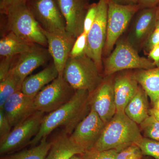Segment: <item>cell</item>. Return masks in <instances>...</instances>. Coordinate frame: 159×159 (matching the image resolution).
I'll list each match as a JSON object with an SVG mask.
<instances>
[{
  "instance_id": "e0dca14e",
  "label": "cell",
  "mask_w": 159,
  "mask_h": 159,
  "mask_svg": "<svg viewBox=\"0 0 159 159\" xmlns=\"http://www.w3.org/2000/svg\"><path fill=\"white\" fill-rule=\"evenodd\" d=\"M36 45L29 51L18 55L11 71L23 80L50 58L48 49Z\"/></svg>"
},
{
  "instance_id": "3957f363",
  "label": "cell",
  "mask_w": 159,
  "mask_h": 159,
  "mask_svg": "<svg viewBox=\"0 0 159 159\" xmlns=\"http://www.w3.org/2000/svg\"><path fill=\"white\" fill-rule=\"evenodd\" d=\"M63 77L74 89L93 93L103 79L97 65L86 54L76 57H69Z\"/></svg>"
},
{
  "instance_id": "8d00e7d4",
  "label": "cell",
  "mask_w": 159,
  "mask_h": 159,
  "mask_svg": "<svg viewBox=\"0 0 159 159\" xmlns=\"http://www.w3.org/2000/svg\"><path fill=\"white\" fill-rule=\"evenodd\" d=\"M148 58L153 61L156 66L159 64V45L156 46L148 54Z\"/></svg>"
},
{
  "instance_id": "d4e9b609",
  "label": "cell",
  "mask_w": 159,
  "mask_h": 159,
  "mask_svg": "<svg viewBox=\"0 0 159 159\" xmlns=\"http://www.w3.org/2000/svg\"><path fill=\"white\" fill-rule=\"evenodd\" d=\"M24 80L12 71L0 81V110L2 109L6 100L12 94L21 91Z\"/></svg>"
},
{
  "instance_id": "5b68a950",
  "label": "cell",
  "mask_w": 159,
  "mask_h": 159,
  "mask_svg": "<svg viewBox=\"0 0 159 159\" xmlns=\"http://www.w3.org/2000/svg\"><path fill=\"white\" fill-rule=\"evenodd\" d=\"M4 15L8 31L29 42L48 47V41L43 29L27 5L9 8Z\"/></svg>"
},
{
  "instance_id": "4dcf8cb0",
  "label": "cell",
  "mask_w": 159,
  "mask_h": 159,
  "mask_svg": "<svg viewBox=\"0 0 159 159\" xmlns=\"http://www.w3.org/2000/svg\"><path fill=\"white\" fill-rule=\"evenodd\" d=\"M17 56L1 58L0 62V81L6 78L13 67Z\"/></svg>"
},
{
  "instance_id": "5bb4252c",
  "label": "cell",
  "mask_w": 159,
  "mask_h": 159,
  "mask_svg": "<svg viewBox=\"0 0 159 159\" xmlns=\"http://www.w3.org/2000/svg\"><path fill=\"white\" fill-rule=\"evenodd\" d=\"M66 21L67 33L75 39L84 32V23L90 0H57Z\"/></svg>"
},
{
  "instance_id": "f1b7e54d",
  "label": "cell",
  "mask_w": 159,
  "mask_h": 159,
  "mask_svg": "<svg viewBox=\"0 0 159 159\" xmlns=\"http://www.w3.org/2000/svg\"><path fill=\"white\" fill-rule=\"evenodd\" d=\"M87 34L83 32L76 39L69 54V57H76L85 54Z\"/></svg>"
},
{
  "instance_id": "cb8c5ba5",
  "label": "cell",
  "mask_w": 159,
  "mask_h": 159,
  "mask_svg": "<svg viewBox=\"0 0 159 159\" xmlns=\"http://www.w3.org/2000/svg\"><path fill=\"white\" fill-rule=\"evenodd\" d=\"M51 145V142L47 140V138H43L38 145L33 146L30 149L3 156L1 159H46Z\"/></svg>"
},
{
  "instance_id": "9c48e42d",
  "label": "cell",
  "mask_w": 159,
  "mask_h": 159,
  "mask_svg": "<svg viewBox=\"0 0 159 159\" xmlns=\"http://www.w3.org/2000/svg\"><path fill=\"white\" fill-rule=\"evenodd\" d=\"M27 6L43 30L52 34H67L57 0H30Z\"/></svg>"
},
{
  "instance_id": "e575fe53",
  "label": "cell",
  "mask_w": 159,
  "mask_h": 159,
  "mask_svg": "<svg viewBox=\"0 0 159 159\" xmlns=\"http://www.w3.org/2000/svg\"><path fill=\"white\" fill-rule=\"evenodd\" d=\"M30 0H0V11L5 14L9 8L20 5H27Z\"/></svg>"
},
{
  "instance_id": "2e32d148",
  "label": "cell",
  "mask_w": 159,
  "mask_h": 159,
  "mask_svg": "<svg viewBox=\"0 0 159 159\" xmlns=\"http://www.w3.org/2000/svg\"><path fill=\"white\" fill-rule=\"evenodd\" d=\"M47 38L48 49L59 75L63 76L66 63L76 39L68 34H58L43 30Z\"/></svg>"
},
{
  "instance_id": "52a82bcc",
  "label": "cell",
  "mask_w": 159,
  "mask_h": 159,
  "mask_svg": "<svg viewBox=\"0 0 159 159\" xmlns=\"http://www.w3.org/2000/svg\"><path fill=\"white\" fill-rule=\"evenodd\" d=\"M109 0H99L97 15L87 34L85 54L97 65L99 71L103 70L102 52L107 35V18Z\"/></svg>"
},
{
  "instance_id": "603a6c76",
  "label": "cell",
  "mask_w": 159,
  "mask_h": 159,
  "mask_svg": "<svg viewBox=\"0 0 159 159\" xmlns=\"http://www.w3.org/2000/svg\"><path fill=\"white\" fill-rule=\"evenodd\" d=\"M36 45L22 39L11 31H9L3 35L0 40L1 58L18 56L31 50Z\"/></svg>"
},
{
  "instance_id": "1f68e13d",
  "label": "cell",
  "mask_w": 159,
  "mask_h": 159,
  "mask_svg": "<svg viewBox=\"0 0 159 159\" xmlns=\"http://www.w3.org/2000/svg\"><path fill=\"white\" fill-rule=\"evenodd\" d=\"M97 3L90 4L86 15L84 23V32L87 34L93 26L97 15Z\"/></svg>"
},
{
  "instance_id": "7402d4cb",
  "label": "cell",
  "mask_w": 159,
  "mask_h": 159,
  "mask_svg": "<svg viewBox=\"0 0 159 159\" xmlns=\"http://www.w3.org/2000/svg\"><path fill=\"white\" fill-rule=\"evenodd\" d=\"M51 148L46 159H70L82 151L71 142L70 135L62 130L52 141Z\"/></svg>"
},
{
  "instance_id": "44dd1931",
  "label": "cell",
  "mask_w": 159,
  "mask_h": 159,
  "mask_svg": "<svg viewBox=\"0 0 159 159\" xmlns=\"http://www.w3.org/2000/svg\"><path fill=\"white\" fill-rule=\"evenodd\" d=\"M148 96L139 84V88L133 98L125 107V115L138 125H140L149 115Z\"/></svg>"
},
{
  "instance_id": "83f0119b",
  "label": "cell",
  "mask_w": 159,
  "mask_h": 159,
  "mask_svg": "<svg viewBox=\"0 0 159 159\" xmlns=\"http://www.w3.org/2000/svg\"><path fill=\"white\" fill-rule=\"evenodd\" d=\"M118 152L116 149L103 151L90 149L80 155L83 159H116Z\"/></svg>"
},
{
  "instance_id": "8992f818",
  "label": "cell",
  "mask_w": 159,
  "mask_h": 159,
  "mask_svg": "<svg viewBox=\"0 0 159 159\" xmlns=\"http://www.w3.org/2000/svg\"><path fill=\"white\" fill-rule=\"evenodd\" d=\"M140 9L138 4L119 5L109 1L107 18V35L102 57H108L114 46L128 28L134 16Z\"/></svg>"
},
{
  "instance_id": "d590c367",
  "label": "cell",
  "mask_w": 159,
  "mask_h": 159,
  "mask_svg": "<svg viewBox=\"0 0 159 159\" xmlns=\"http://www.w3.org/2000/svg\"><path fill=\"white\" fill-rule=\"evenodd\" d=\"M138 5L140 9L154 8L159 6V0H139Z\"/></svg>"
},
{
  "instance_id": "6da1fadb",
  "label": "cell",
  "mask_w": 159,
  "mask_h": 159,
  "mask_svg": "<svg viewBox=\"0 0 159 159\" xmlns=\"http://www.w3.org/2000/svg\"><path fill=\"white\" fill-rule=\"evenodd\" d=\"M89 96L88 91L77 90L68 102L45 115L38 133L29 145L35 146L58 127H61L62 131L71 135L91 110Z\"/></svg>"
},
{
  "instance_id": "7a4b0ae2",
  "label": "cell",
  "mask_w": 159,
  "mask_h": 159,
  "mask_svg": "<svg viewBox=\"0 0 159 159\" xmlns=\"http://www.w3.org/2000/svg\"><path fill=\"white\" fill-rule=\"evenodd\" d=\"M142 137L138 124L125 113H116L106 124L101 136L91 149H116L119 152L130 145H136Z\"/></svg>"
},
{
  "instance_id": "9a60e30c",
  "label": "cell",
  "mask_w": 159,
  "mask_h": 159,
  "mask_svg": "<svg viewBox=\"0 0 159 159\" xmlns=\"http://www.w3.org/2000/svg\"><path fill=\"white\" fill-rule=\"evenodd\" d=\"M34 97L20 91L12 94L6 100L1 110L4 111L11 127L19 124L35 111L33 107Z\"/></svg>"
},
{
  "instance_id": "30bf717a",
  "label": "cell",
  "mask_w": 159,
  "mask_h": 159,
  "mask_svg": "<svg viewBox=\"0 0 159 159\" xmlns=\"http://www.w3.org/2000/svg\"><path fill=\"white\" fill-rule=\"evenodd\" d=\"M46 113L35 111L27 119L14 126L6 140L0 143L1 155L9 153L29 142L38 133Z\"/></svg>"
},
{
  "instance_id": "ab89813d",
  "label": "cell",
  "mask_w": 159,
  "mask_h": 159,
  "mask_svg": "<svg viewBox=\"0 0 159 159\" xmlns=\"http://www.w3.org/2000/svg\"><path fill=\"white\" fill-rule=\"evenodd\" d=\"M157 19H159V5L157 8Z\"/></svg>"
},
{
  "instance_id": "277c9868",
  "label": "cell",
  "mask_w": 159,
  "mask_h": 159,
  "mask_svg": "<svg viewBox=\"0 0 159 159\" xmlns=\"http://www.w3.org/2000/svg\"><path fill=\"white\" fill-rule=\"evenodd\" d=\"M116 45L111 54L102 60L105 77L125 70H148L157 66L149 58L140 56L126 39H120Z\"/></svg>"
},
{
  "instance_id": "4fadbf2b",
  "label": "cell",
  "mask_w": 159,
  "mask_h": 159,
  "mask_svg": "<svg viewBox=\"0 0 159 159\" xmlns=\"http://www.w3.org/2000/svg\"><path fill=\"white\" fill-rule=\"evenodd\" d=\"M107 76L99 86L90 93L89 104L103 122L107 124L116 113L114 79Z\"/></svg>"
},
{
  "instance_id": "7c38bea8",
  "label": "cell",
  "mask_w": 159,
  "mask_h": 159,
  "mask_svg": "<svg viewBox=\"0 0 159 159\" xmlns=\"http://www.w3.org/2000/svg\"><path fill=\"white\" fill-rule=\"evenodd\" d=\"M157 8L140 9L134 16L126 39L138 52L142 51L156 26Z\"/></svg>"
},
{
  "instance_id": "74e56055",
  "label": "cell",
  "mask_w": 159,
  "mask_h": 159,
  "mask_svg": "<svg viewBox=\"0 0 159 159\" xmlns=\"http://www.w3.org/2000/svg\"><path fill=\"white\" fill-rule=\"evenodd\" d=\"M116 4L119 5H134L138 4L139 0H109Z\"/></svg>"
},
{
  "instance_id": "d6986e66",
  "label": "cell",
  "mask_w": 159,
  "mask_h": 159,
  "mask_svg": "<svg viewBox=\"0 0 159 159\" xmlns=\"http://www.w3.org/2000/svg\"><path fill=\"white\" fill-rule=\"evenodd\" d=\"M58 75V71L53 62L37 74L26 77L22 84L21 91L28 96L35 97Z\"/></svg>"
},
{
  "instance_id": "d6a6232c",
  "label": "cell",
  "mask_w": 159,
  "mask_h": 159,
  "mask_svg": "<svg viewBox=\"0 0 159 159\" xmlns=\"http://www.w3.org/2000/svg\"><path fill=\"white\" fill-rule=\"evenodd\" d=\"M159 45V19L157 20L155 29L151 34L143 48V51L148 54L149 51L156 46Z\"/></svg>"
},
{
  "instance_id": "f546056e",
  "label": "cell",
  "mask_w": 159,
  "mask_h": 159,
  "mask_svg": "<svg viewBox=\"0 0 159 159\" xmlns=\"http://www.w3.org/2000/svg\"><path fill=\"white\" fill-rule=\"evenodd\" d=\"M143 155L141 149L138 145L134 144L118 152L116 159H141Z\"/></svg>"
},
{
  "instance_id": "ffe728a7",
  "label": "cell",
  "mask_w": 159,
  "mask_h": 159,
  "mask_svg": "<svg viewBox=\"0 0 159 159\" xmlns=\"http://www.w3.org/2000/svg\"><path fill=\"white\" fill-rule=\"evenodd\" d=\"M133 75L146 92L152 104L156 105L159 102V64L154 68L137 70Z\"/></svg>"
},
{
  "instance_id": "f35d334b",
  "label": "cell",
  "mask_w": 159,
  "mask_h": 159,
  "mask_svg": "<svg viewBox=\"0 0 159 159\" xmlns=\"http://www.w3.org/2000/svg\"><path fill=\"white\" fill-rule=\"evenodd\" d=\"M70 159H83L80 154H76L71 157Z\"/></svg>"
},
{
  "instance_id": "ac0fdd59",
  "label": "cell",
  "mask_w": 159,
  "mask_h": 159,
  "mask_svg": "<svg viewBox=\"0 0 159 159\" xmlns=\"http://www.w3.org/2000/svg\"><path fill=\"white\" fill-rule=\"evenodd\" d=\"M139 86L133 73H122L114 78V93L117 113H124L126 106L134 96Z\"/></svg>"
},
{
  "instance_id": "484cf974",
  "label": "cell",
  "mask_w": 159,
  "mask_h": 159,
  "mask_svg": "<svg viewBox=\"0 0 159 159\" xmlns=\"http://www.w3.org/2000/svg\"><path fill=\"white\" fill-rule=\"evenodd\" d=\"M145 138L159 141V121L154 116H149L140 124Z\"/></svg>"
},
{
  "instance_id": "ba28073f",
  "label": "cell",
  "mask_w": 159,
  "mask_h": 159,
  "mask_svg": "<svg viewBox=\"0 0 159 159\" xmlns=\"http://www.w3.org/2000/svg\"><path fill=\"white\" fill-rule=\"evenodd\" d=\"M76 91L63 76H58L35 96L34 111L50 113L56 110L68 102Z\"/></svg>"
},
{
  "instance_id": "4316f807",
  "label": "cell",
  "mask_w": 159,
  "mask_h": 159,
  "mask_svg": "<svg viewBox=\"0 0 159 159\" xmlns=\"http://www.w3.org/2000/svg\"><path fill=\"white\" fill-rule=\"evenodd\" d=\"M136 145L141 149L143 155L159 159V141L143 137Z\"/></svg>"
},
{
  "instance_id": "8fae6325",
  "label": "cell",
  "mask_w": 159,
  "mask_h": 159,
  "mask_svg": "<svg viewBox=\"0 0 159 159\" xmlns=\"http://www.w3.org/2000/svg\"><path fill=\"white\" fill-rule=\"evenodd\" d=\"M105 125L93 109L91 108L88 115L70 135V140L84 153L93 147L101 136Z\"/></svg>"
},
{
  "instance_id": "836d02e7",
  "label": "cell",
  "mask_w": 159,
  "mask_h": 159,
  "mask_svg": "<svg viewBox=\"0 0 159 159\" xmlns=\"http://www.w3.org/2000/svg\"><path fill=\"white\" fill-rule=\"evenodd\" d=\"M11 127L4 111L0 110V143H2L9 135Z\"/></svg>"
}]
</instances>
